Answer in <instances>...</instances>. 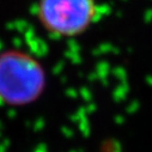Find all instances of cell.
<instances>
[{"mask_svg":"<svg viewBox=\"0 0 152 152\" xmlns=\"http://www.w3.org/2000/svg\"><path fill=\"white\" fill-rule=\"evenodd\" d=\"M47 88V72L31 54L20 49L0 53V102L10 107L35 103Z\"/></svg>","mask_w":152,"mask_h":152,"instance_id":"6da1fadb","label":"cell"},{"mask_svg":"<svg viewBox=\"0 0 152 152\" xmlns=\"http://www.w3.org/2000/svg\"><path fill=\"white\" fill-rule=\"evenodd\" d=\"M96 0H39L36 17L49 35L73 39L86 32L96 22Z\"/></svg>","mask_w":152,"mask_h":152,"instance_id":"7a4b0ae2","label":"cell"},{"mask_svg":"<svg viewBox=\"0 0 152 152\" xmlns=\"http://www.w3.org/2000/svg\"><path fill=\"white\" fill-rule=\"evenodd\" d=\"M111 152H119V151H118V150H114V148H113V150H111Z\"/></svg>","mask_w":152,"mask_h":152,"instance_id":"3957f363","label":"cell"}]
</instances>
